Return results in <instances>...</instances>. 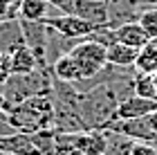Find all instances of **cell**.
Returning <instances> with one entry per match:
<instances>
[{"instance_id": "3957f363", "label": "cell", "mask_w": 157, "mask_h": 155, "mask_svg": "<svg viewBox=\"0 0 157 155\" xmlns=\"http://www.w3.org/2000/svg\"><path fill=\"white\" fill-rule=\"evenodd\" d=\"M105 52H108L105 45H101V43H97V41L85 36V38H78L67 54L72 56V61L76 63L78 72H81V81H85V79L97 76L105 65H108Z\"/></svg>"}, {"instance_id": "7402d4cb", "label": "cell", "mask_w": 157, "mask_h": 155, "mask_svg": "<svg viewBox=\"0 0 157 155\" xmlns=\"http://www.w3.org/2000/svg\"><path fill=\"white\" fill-rule=\"evenodd\" d=\"M49 2H52L56 9H61L63 14H67V7H70V2H72V0H49Z\"/></svg>"}, {"instance_id": "9c48e42d", "label": "cell", "mask_w": 157, "mask_h": 155, "mask_svg": "<svg viewBox=\"0 0 157 155\" xmlns=\"http://www.w3.org/2000/svg\"><path fill=\"white\" fill-rule=\"evenodd\" d=\"M63 14L61 9L49 2V0H20V7H18V18H25V20H45L49 16H59Z\"/></svg>"}, {"instance_id": "ac0fdd59", "label": "cell", "mask_w": 157, "mask_h": 155, "mask_svg": "<svg viewBox=\"0 0 157 155\" xmlns=\"http://www.w3.org/2000/svg\"><path fill=\"white\" fill-rule=\"evenodd\" d=\"M137 23L144 27L146 36L151 38V41H155L157 38V7H155V9H144V11L139 14Z\"/></svg>"}, {"instance_id": "d6986e66", "label": "cell", "mask_w": 157, "mask_h": 155, "mask_svg": "<svg viewBox=\"0 0 157 155\" xmlns=\"http://www.w3.org/2000/svg\"><path fill=\"white\" fill-rule=\"evenodd\" d=\"M13 74V68H11V54H5L0 52V86Z\"/></svg>"}, {"instance_id": "cb8c5ba5", "label": "cell", "mask_w": 157, "mask_h": 155, "mask_svg": "<svg viewBox=\"0 0 157 155\" xmlns=\"http://www.w3.org/2000/svg\"><path fill=\"white\" fill-rule=\"evenodd\" d=\"M148 119H151V126H153V130H155V135H157V110H153L151 115H148Z\"/></svg>"}, {"instance_id": "603a6c76", "label": "cell", "mask_w": 157, "mask_h": 155, "mask_svg": "<svg viewBox=\"0 0 157 155\" xmlns=\"http://www.w3.org/2000/svg\"><path fill=\"white\" fill-rule=\"evenodd\" d=\"M157 7V0H139V9H155Z\"/></svg>"}, {"instance_id": "6da1fadb", "label": "cell", "mask_w": 157, "mask_h": 155, "mask_svg": "<svg viewBox=\"0 0 157 155\" xmlns=\"http://www.w3.org/2000/svg\"><path fill=\"white\" fill-rule=\"evenodd\" d=\"M7 119L20 133H36L45 128H54V101L52 90L38 92L29 99L11 106L7 110Z\"/></svg>"}, {"instance_id": "ba28073f", "label": "cell", "mask_w": 157, "mask_h": 155, "mask_svg": "<svg viewBox=\"0 0 157 155\" xmlns=\"http://www.w3.org/2000/svg\"><path fill=\"white\" fill-rule=\"evenodd\" d=\"M25 43L20 18H5L0 20V52L11 54L18 45Z\"/></svg>"}, {"instance_id": "277c9868", "label": "cell", "mask_w": 157, "mask_h": 155, "mask_svg": "<svg viewBox=\"0 0 157 155\" xmlns=\"http://www.w3.org/2000/svg\"><path fill=\"white\" fill-rule=\"evenodd\" d=\"M67 14H76L94 27H110V9L105 0H72Z\"/></svg>"}, {"instance_id": "52a82bcc", "label": "cell", "mask_w": 157, "mask_h": 155, "mask_svg": "<svg viewBox=\"0 0 157 155\" xmlns=\"http://www.w3.org/2000/svg\"><path fill=\"white\" fill-rule=\"evenodd\" d=\"M0 153L7 155H40L36 144L29 133H9V135H0Z\"/></svg>"}, {"instance_id": "5b68a950", "label": "cell", "mask_w": 157, "mask_h": 155, "mask_svg": "<svg viewBox=\"0 0 157 155\" xmlns=\"http://www.w3.org/2000/svg\"><path fill=\"white\" fill-rule=\"evenodd\" d=\"M45 25H49L52 29H56L59 34H63V36L67 38H85L90 36L92 32L97 29L94 25H90L88 20L78 18L76 14H59V16H49L43 20Z\"/></svg>"}, {"instance_id": "30bf717a", "label": "cell", "mask_w": 157, "mask_h": 155, "mask_svg": "<svg viewBox=\"0 0 157 155\" xmlns=\"http://www.w3.org/2000/svg\"><path fill=\"white\" fill-rule=\"evenodd\" d=\"M137 54H139V47H130V45H124V43H112L108 45V65L112 68H119V70H135V61H137Z\"/></svg>"}, {"instance_id": "ffe728a7", "label": "cell", "mask_w": 157, "mask_h": 155, "mask_svg": "<svg viewBox=\"0 0 157 155\" xmlns=\"http://www.w3.org/2000/svg\"><path fill=\"white\" fill-rule=\"evenodd\" d=\"M130 155H157V144H151V142H135Z\"/></svg>"}, {"instance_id": "8fae6325", "label": "cell", "mask_w": 157, "mask_h": 155, "mask_svg": "<svg viewBox=\"0 0 157 155\" xmlns=\"http://www.w3.org/2000/svg\"><path fill=\"white\" fill-rule=\"evenodd\" d=\"M76 149L83 155H103L105 153V130L103 128L81 130L76 137Z\"/></svg>"}, {"instance_id": "7a4b0ae2", "label": "cell", "mask_w": 157, "mask_h": 155, "mask_svg": "<svg viewBox=\"0 0 157 155\" xmlns=\"http://www.w3.org/2000/svg\"><path fill=\"white\" fill-rule=\"evenodd\" d=\"M0 88H2V95L9 101V106H16L38 92L52 90V72H49V68H38L27 74H11Z\"/></svg>"}, {"instance_id": "4fadbf2b", "label": "cell", "mask_w": 157, "mask_h": 155, "mask_svg": "<svg viewBox=\"0 0 157 155\" xmlns=\"http://www.w3.org/2000/svg\"><path fill=\"white\" fill-rule=\"evenodd\" d=\"M49 72H52L54 79L65 81V83H78L81 81V72H78L76 63L72 61L70 54H61L52 65H49Z\"/></svg>"}, {"instance_id": "5bb4252c", "label": "cell", "mask_w": 157, "mask_h": 155, "mask_svg": "<svg viewBox=\"0 0 157 155\" xmlns=\"http://www.w3.org/2000/svg\"><path fill=\"white\" fill-rule=\"evenodd\" d=\"M11 68H13V74H27V72L38 70L40 65H38L36 54L32 52V47H27L23 43L11 52Z\"/></svg>"}, {"instance_id": "2e32d148", "label": "cell", "mask_w": 157, "mask_h": 155, "mask_svg": "<svg viewBox=\"0 0 157 155\" xmlns=\"http://www.w3.org/2000/svg\"><path fill=\"white\" fill-rule=\"evenodd\" d=\"M135 72L139 74H155L157 72V45L146 43L144 47H139L137 61H135Z\"/></svg>"}, {"instance_id": "7c38bea8", "label": "cell", "mask_w": 157, "mask_h": 155, "mask_svg": "<svg viewBox=\"0 0 157 155\" xmlns=\"http://www.w3.org/2000/svg\"><path fill=\"white\" fill-rule=\"evenodd\" d=\"M115 36H117V43H124V45H130V47H144L146 43H151V38L146 36L144 27L137 20H128V23L117 25Z\"/></svg>"}, {"instance_id": "d4e9b609", "label": "cell", "mask_w": 157, "mask_h": 155, "mask_svg": "<svg viewBox=\"0 0 157 155\" xmlns=\"http://www.w3.org/2000/svg\"><path fill=\"white\" fill-rule=\"evenodd\" d=\"M0 155H7V153H0Z\"/></svg>"}, {"instance_id": "44dd1931", "label": "cell", "mask_w": 157, "mask_h": 155, "mask_svg": "<svg viewBox=\"0 0 157 155\" xmlns=\"http://www.w3.org/2000/svg\"><path fill=\"white\" fill-rule=\"evenodd\" d=\"M9 133H16V128L9 124L7 112H2V115H0V135H9Z\"/></svg>"}, {"instance_id": "8992f818", "label": "cell", "mask_w": 157, "mask_h": 155, "mask_svg": "<svg viewBox=\"0 0 157 155\" xmlns=\"http://www.w3.org/2000/svg\"><path fill=\"white\" fill-rule=\"evenodd\" d=\"M153 110H157V99H146V97L139 95H128L124 101L117 106L115 115H112V122L115 119H135V117H146L151 115Z\"/></svg>"}, {"instance_id": "9a60e30c", "label": "cell", "mask_w": 157, "mask_h": 155, "mask_svg": "<svg viewBox=\"0 0 157 155\" xmlns=\"http://www.w3.org/2000/svg\"><path fill=\"white\" fill-rule=\"evenodd\" d=\"M105 130V153L103 155H130L135 139L126 137L124 133L112 130V128H103Z\"/></svg>"}, {"instance_id": "e0dca14e", "label": "cell", "mask_w": 157, "mask_h": 155, "mask_svg": "<svg viewBox=\"0 0 157 155\" xmlns=\"http://www.w3.org/2000/svg\"><path fill=\"white\" fill-rule=\"evenodd\" d=\"M132 92L146 99H157V90H155V76L153 74H139L135 72L132 79Z\"/></svg>"}]
</instances>
